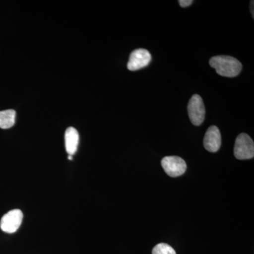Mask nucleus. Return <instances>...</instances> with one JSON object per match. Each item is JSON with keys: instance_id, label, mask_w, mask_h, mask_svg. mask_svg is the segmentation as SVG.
<instances>
[{"instance_id": "12", "label": "nucleus", "mask_w": 254, "mask_h": 254, "mask_svg": "<svg viewBox=\"0 0 254 254\" xmlns=\"http://www.w3.org/2000/svg\"><path fill=\"white\" fill-rule=\"evenodd\" d=\"M251 12H252V16H253V18L254 17V1H251Z\"/></svg>"}, {"instance_id": "10", "label": "nucleus", "mask_w": 254, "mask_h": 254, "mask_svg": "<svg viewBox=\"0 0 254 254\" xmlns=\"http://www.w3.org/2000/svg\"><path fill=\"white\" fill-rule=\"evenodd\" d=\"M152 254H176V252L170 245L160 243L153 248Z\"/></svg>"}, {"instance_id": "11", "label": "nucleus", "mask_w": 254, "mask_h": 254, "mask_svg": "<svg viewBox=\"0 0 254 254\" xmlns=\"http://www.w3.org/2000/svg\"><path fill=\"white\" fill-rule=\"evenodd\" d=\"M179 4H180V6L182 7H187V6H190V5L192 4V3L193 2V0H180L178 1Z\"/></svg>"}, {"instance_id": "9", "label": "nucleus", "mask_w": 254, "mask_h": 254, "mask_svg": "<svg viewBox=\"0 0 254 254\" xmlns=\"http://www.w3.org/2000/svg\"><path fill=\"white\" fill-rule=\"evenodd\" d=\"M16 119V112L14 110L0 111V128L3 129L14 126Z\"/></svg>"}, {"instance_id": "7", "label": "nucleus", "mask_w": 254, "mask_h": 254, "mask_svg": "<svg viewBox=\"0 0 254 254\" xmlns=\"http://www.w3.org/2000/svg\"><path fill=\"white\" fill-rule=\"evenodd\" d=\"M221 143V134L218 127L215 126L209 127L203 139V145L205 149L211 153H215L220 149Z\"/></svg>"}, {"instance_id": "1", "label": "nucleus", "mask_w": 254, "mask_h": 254, "mask_svg": "<svg viewBox=\"0 0 254 254\" xmlns=\"http://www.w3.org/2000/svg\"><path fill=\"white\" fill-rule=\"evenodd\" d=\"M210 66L217 73L225 77L232 78L238 76L242 69V65L236 58L220 55L212 58L209 61Z\"/></svg>"}, {"instance_id": "6", "label": "nucleus", "mask_w": 254, "mask_h": 254, "mask_svg": "<svg viewBox=\"0 0 254 254\" xmlns=\"http://www.w3.org/2000/svg\"><path fill=\"white\" fill-rule=\"evenodd\" d=\"M151 62V55L149 52L143 48L133 50L131 53L127 64V68L129 71H137L145 67Z\"/></svg>"}, {"instance_id": "13", "label": "nucleus", "mask_w": 254, "mask_h": 254, "mask_svg": "<svg viewBox=\"0 0 254 254\" xmlns=\"http://www.w3.org/2000/svg\"><path fill=\"white\" fill-rule=\"evenodd\" d=\"M68 160H72V159H73L72 155H68Z\"/></svg>"}, {"instance_id": "2", "label": "nucleus", "mask_w": 254, "mask_h": 254, "mask_svg": "<svg viewBox=\"0 0 254 254\" xmlns=\"http://www.w3.org/2000/svg\"><path fill=\"white\" fill-rule=\"evenodd\" d=\"M234 154L239 160H248L254 156V143L247 133H240L237 136L234 148Z\"/></svg>"}, {"instance_id": "5", "label": "nucleus", "mask_w": 254, "mask_h": 254, "mask_svg": "<svg viewBox=\"0 0 254 254\" xmlns=\"http://www.w3.org/2000/svg\"><path fill=\"white\" fill-rule=\"evenodd\" d=\"M161 165L167 175L172 177L181 176L187 170L186 162L178 156L165 157Z\"/></svg>"}, {"instance_id": "3", "label": "nucleus", "mask_w": 254, "mask_h": 254, "mask_svg": "<svg viewBox=\"0 0 254 254\" xmlns=\"http://www.w3.org/2000/svg\"><path fill=\"white\" fill-rule=\"evenodd\" d=\"M189 117L191 123L195 126H200L203 123L205 117V108L203 99L200 95L195 94L189 102Z\"/></svg>"}, {"instance_id": "8", "label": "nucleus", "mask_w": 254, "mask_h": 254, "mask_svg": "<svg viewBox=\"0 0 254 254\" xmlns=\"http://www.w3.org/2000/svg\"><path fill=\"white\" fill-rule=\"evenodd\" d=\"M65 147L68 155H73L76 153L78 143H79V134L76 128L68 127L65 132Z\"/></svg>"}, {"instance_id": "4", "label": "nucleus", "mask_w": 254, "mask_h": 254, "mask_svg": "<svg viewBox=\"0 0 254 254\" xmlns=\"http://www.w3.org/2000/svg\"><path fill=\"white\" fill-rule=\"evenodd\" d=\"M23 218V215L21 210L14 209V210H10L1 218L0 221V228L6 233H14L21 226Z\"/></svg>"}]
</instances>
